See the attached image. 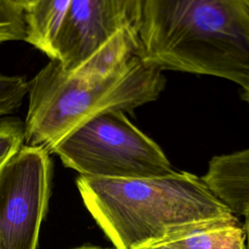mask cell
Instances as JSON below:
<instances>
[{
  "label": "cell",
  "mask_w": 249,
  "mask_h": 249,
  "mask_svg": "<svg viewBox=\"0 0 249 249\" xmlns=\"http://www.w3.org/2000/svg\"><path fill=\"white\" fill-rule=\"evenodd\" d=\"M85 206L116 249H139L239 225L201 178L173 170L149 178L76 180Z\"/></svg>",
  "instance_id": "1"
},
{
  "label": "cell",
  "mask_w": 249,
  "mask_h": 249,
  "mask_svg": "<svg viewBox=\"0 0 249 249\" xmlns=\"http://www.w3.org/2000/svg\"><path fill=\"white\" fill-rule=\"evenodd\" d=\"M139 55L163 70L249 89V0H144Z\"/></svg>",
  "instance_id": "2"
},
{
  "label": "cell",
  "mask_w": 249,
  "mask_h": 249,
  "mask_svg": "<svg viewBox=\"0 0 249 249\" xmlns=\"http://www.w3.org/2000/svg\"><path fill=\"white\" fill-rule=\"evenodd\" d=\"M164 87L162 70L140 56L108 78L69 71L57 59H50L29 82L24 143L50 153L89 119L107 111L132 112L156 100Z\"/></svg>",
  "instance_id": "3"
},
{
  "label": "cell",
  "mask_w": 249,
  "mask_h": 249,
  "mask_svg": "<svg viewBox=\"0 0 249 249\" xmlns=\"http://www.w3.org/2000/svg\"><path fill=\"white\" fill-rule=\"evenodd\" d=\"M50 153L80 173L95 178H149L173 169L160 147L122 111H107L81 124Z\"/></svg>",
  "instance_id": "4"
},
{
  "label": "cell",
  "mask_w": 249,
  "mask_h": 249,
  "mask_svg": "<svg viewBox=\"0 0 249 249\" xmlns=\"http://www.w3.org/2000/svg\"><path fill=\"white\" fill-rule=\"evenodd\" d=\"M49 154L22 145L0 172V249H37L51 194Z\"/></svg>",
  "instance_id": "5"
},
{
  "label": "cell",
  "mask_w": 249,
  "mask_h": 249,
  "mask_svg": "<svg viewBox=\"0 0 249 249\" xmlns=\"http://www.w3.org/2000/svg\"><path fill=\"white\" fill-rule=\"evenodd\" d=\"M122 27L117 0H71L54 42L55 59L75 70Z\"/></svg>",
  "instance_id": "6"
},
{
  "label": "cell",
  "mask_w": 249,
  "mask_h": 249,
  "mask_svg": "<svg viewBox=\"0 0 249 249\" xmlns=\"http://www.w3.org/2000/svg\"><path fill=\"white\" fill-rule=\"evenodd\" d=\"M212 189L233 215L249 209V148L217 156L212 164Z\"/></svg>",
  "instance_id": "7"
},
{
  "label": "cell",
  "mask_w": 249,
  "mask_h": 249,
  "mask_svg": "<svg viewBox=\"0 0 249 249\" xmlns=\"http://www.w3.org/2000/svg\"><path fill=\"white\" fill-rule=\"evenodd\" d=\"M71 0H37L25 10L24 41L55 59L54 42Z\"/></svg>",
  "instance_id": "8"
},
{
  "label": "cell",
  "mask_w": 249,
  "mask_h": 249,
  "mask_svg": "<svg viewBox=\"0 0 249 249\" xmlns=\"http://www.w3.org/2000/svg\"><path fill=\"white\" fill-rule=\"evenodd\" d=\"M168 243L177 249H245V233L239 225L221 226Z\"/></svg>",
  "instance_id": "9"
},
{
  "label": "cell",
  "mask_w": 249,
  "mask_h": 249,
  "mask_svg": "<svg viewBox=\"0 0 249 249\" xmlns=\"http://www.w3.org/2000/svg\"><path fill=\"white\" fill-rule=\"evenodd\" d=\"M25 10L14 0H0V44L25 39Z\"/></svg>",
  "instance_id": "10"
},
{
  "label": "cell",
  "mask_w": 249,
  "mask_h": 249,
  "mask_svg": "<svg viewBox=\"0 0 249 249\" xmlns=\"http://www.w3.org/2000/svg\"><path fill=\"white\" fill-rule=\"evenodd\" d=\"M24 143V123L18 118L0 119V172Z\"/></svg>",
  "instance_id": "11"
},
{
  "label": "cell",
  "mask_w": 249,
  "mask_h": 249,
  "mask_svg": "<svg viewBox=\"0 0 249 249\" xmlns=\"http://www.w3.org/2000/svg\"><path fill=\"white\" fill-rule=\"evenodd\" d=\"M28 88L29 82L25 77L0 72V119L21 104Z\"/></svg>",
  "instance_id": "12"
},
{
  "label": "cell",
  "mask_w": 249,
  "mask_h": 249,
  "mask_svg": "<svg viewBox=\"0 0 249 249\" xmlns=\"http://www.w3.org/2000/svg\"><path fill=\"white\" fill-rule=\"evenodd\" d=\"M144 0H117L120 18L124 27L137 34Z\"/></svg>",
  "instance_id": "13"
},
{
  "label": "cell",
  "mask_w": 249,
  "mask_h": 249,
  "mask_svg": "<svg viewBox=\"0 0 249 249\" xmlns=\"http://www.w3.org/2000/svg\"><path fill=\"white\" fill-rule=\"evenodd\" d=\"M243 216L245 217V223L242 227V230L245 233V238L247 240V244L245 246V249H249V209L244 213Z\"/></svg>",
  "instance_id": "14"
},
{
  "label": "cell",
  "mask_w": 249,
  "mask_h": 249,
  "mask_svg": "<svg viewBox=\"0 0 249 249\" xmlns=\"http://www.w3.org/2000/svg\"><path fill=\"white\" fill-rule=\"evenodd\" d=\"M139 249H177L174 246H172L170 243L166 242V243H160V244H154V245H150V246H145Z\"/></svg>",
  "instance_id": "15"
},
{
  "label": "cell",
  "mask_w": 249,
  "mask_h": 249,
  "mask_svg": "<svg viewBox=\"0 0 249 249\" xmlns=\"http://www.w3.org/2000/svg\"><path fill=\"white\" fill-rule=\"evenodd\" d=\"M16 3H18V5H20L24 10H27L28 8H30L31 6L34 5V3L37 0H14Z\"/></svg>",
  "instance_id": "16"
},
{
  "label": "cell",
  "mask_w": 249,
  "mask_h": 249,
  "mask_svg": "<svg viewBox=\"0 0 249 249\" xmlns=\"http://www.w3.org/2000/svg\"><path fill=\"white\" fill-rule=\"evenodd\" d=\"M73 249H112V248H102V247L93 246V245H83V246L76 247V248H73Z\"/></svg>",
  "instance_id": "17"
},
{
  "label": "cell",
  "mask_w": 249,
  "mask_h": 249,
  "mask_svg": "<svg viewBox=\"0 0 249 249\" xmlns=\"http://www.w3.org/2000/svg\"><path fill=\"white\" fill-rule=\"evenodd\" d=\"M244 99L249 103V89H247V90H244Z\"/></svg>",
  "instance_id": "18"
}]
</instances>
